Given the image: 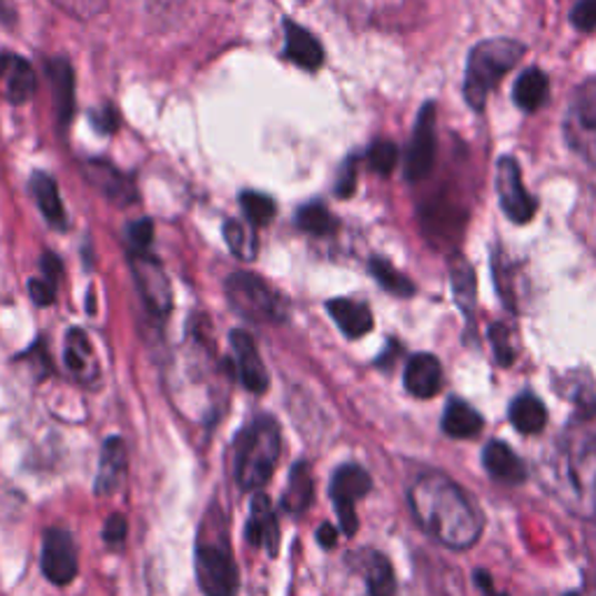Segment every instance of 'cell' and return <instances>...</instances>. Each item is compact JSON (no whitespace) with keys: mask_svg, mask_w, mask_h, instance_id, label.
I'll return each mask as SVG.
<instances>
[{"mask_svg":"<svg viewBox=\"0 0 596 596\" xmlns=\"http://www.w3.org/2000/svg\"><path fill=\"white\" fill-rule=\"evenodd\" d=\"M245 538L252 547H261V550H266L271 557H275L280 550V524L266 494L259 492L252 498Z\"/></svg>","mask_w":596,"mask_h":596,"instance_id":"15","label":"cell"},{"mask_svg":"<svg viewBox=\"0 0 596 596\" xmlns=\"http://www.w3.org/2000/svg\"><path fill=\"white\" fill-rule=\"evenodd\" d=\"M564 135L570 150L596 165V80L583 84L570 99L564 119Z\"/></svg>","mask_w":596,"mask_h":596,"instance_id":"6","label":"cell"},{"mask_svg":"<svg viewBox=\"0 0 596 596\" xmlns=\"http://www.w3.org/2000/svg\"><path fill=\"white\" fill-rule=\"evenodd\" d=\"M196 580L205 596H235L241 578L233 562L226 524L220 508L210 511L196 543Z\"/></svg>","mask_w":596,"mask_h":596,"instance_id":"3","label":"cell"},{"mask_svg":"<svg viewBox=\"0 0 596 596\" xmlns=\"http://www.w3.org/2000/svg\"><path fill=\"white\" fill-rule=\"evenodd\" d=\"M224 241L229 250L243 261H252L256 256V235L254 229L243 226L241 222H226L224 224Z\"/></svg>","mask_w":596,"mask_h":596,"instance_id":"32","label":"cell"},{"mask_svg":"<svg viewBox=\"0 0 596 596\" xmlns=\"http://www.w3.org/2000/svg\"><path fill=\"white\" fill-rule=\"evenodd\" d=\"M443 432L449 436V438H473L478 436L483 432L485 426V420L483 415L471 408V405L466 401H459V398H452L447 403V408L443 413Z\"/></svg>","mask_w":596,"mask_h":596,"instance_id":"22","label":"cell"},{"mask_svg":"<svg viewBox=\"0 0 596 596\" xmlns=\"http://www.w3.org/2000/svg\"><path fill=\"white\" fill-rule=\"evenodd\" d=\"M566 596H580V594H566Z\"/></svg>","mask_w":596,"mask_h":596,"instance_id":"44","label":"cell"},{"mask_svg":"<svg viewBox=\"0 0 596 596\" xmlns=\"http://www.w3.org/2000/svg\"><path fill=\"white\" fill-rule=\"evenodd\" d=\"M296 222H299L301 231L313 233V235H326L336 229V222H333L331 212L322 203H310V205L301 208Z\"/></svg>","mask_w":596,"mask_h":596,"instance_id":"34","label":"cell"},{"mask_svg":"<svg viewBox=\"0 0 596 596\" xmlns=\"http://www.w3.org/2000/svg\"><path fill=\"white\" fill-rule=\"evenodd\" d=\"M368 163H371V169L380 175H390L394 169H396V163H398V150L394 142L390 140H377L375 145L368 150Z\"/></svg>","mask_w":596,"mask_h":596,"instance_id":"35","label":"cell"},{"mask_svg":"<svg viewBox=\"0 0 596 596\" xmlns=\"http://www.w3.org/2000/svg\"><path fill=\"white\" fill-rule=\"evenodd\" d=\"M63 360L68 373L73 375L80 385L93 387L101 380V364H99V354L91 345V339L82 329H70L65 336V350H63Z\"/></svg>","mask_w":596,"mask_h":596,"instance_id":"13","label":"cell"},{"mask_svg":"<svg viewBox=\"0 0 596 596\" xmlns=\"http://www.w3.org/2000/svg\"><path fill=\"white\" fill-rule=\"evenodd\" d=\"M483 462H485L487 473L498 483L522 485L524 481H527V468H524V462L515 455V452L506 443L492 441L485 447Z\"/></svg>","mask_w":596,"mask_h":596,"instance_id":"20","label":"cell"},{"mask_svg":"<svg viewBox=\"0 0 596 596\" xmlns=\"http://www.w3.org/2000/svg\"><path fill=\"white\" fill-rule=\"evenodd\" d=\"M366 587L371 596H396V576L390 559L380 553H368L366 559Z\"/></svg>","mask_w":596,"mask_h":596,"instance_id":"28","label":"cell"},{"mask_svg":"<svg viewBox=\"0 0 596 596\" xmlns=\"http://www.w3.org/2000/svg\"><path fill=\"white\" fill-rule=\"evenodd\" d=\"M336 538H339V532L329 522H324L322 527L317 529V541L322 547H336Z\"/></svg>","mask_w":596,"mask_h":596,"instance_id":"42","label":"cell"},{"mask_svg":"<svg viewBox=\"0 0 596 596\" xmlns=\"http://www.w3.org/2000/svg\"><path fill=\"white\" fill-rule=\"evenodd\" d=\"M284 52L303 70H317L324 63L320 40L296 21H284Z\"/></svg>","mask_w":596,"mask_h":596,"instance_id":"19","label":"cell"},{"mask_svg":"<svg viewBox=\"0 0 596 596\" xmlns=\"http://www.w3.org/2000/svg\"><path fill=\"white\" fill-rule=\"evenodd\" d=\"M371 475L360 464H345L341 466L331 478V501L336 508L341 529L345 536H354L360 529V519H356V501L364 498L371 492Z\"/></svg>","mask_w":596,"mask_h":596,"instance_id":"7","label":"cell"},{"mask_svg":"<svg viewBox=\"0 0 596 596\" xmlns=\"http://www.w3.org/2000/svg\"><path fill=\"white\" fill-rule=\"evenodd\" d=\"M280 449V426L269 415H259L235 436L233 475L241 489H261L271 481Z\"/></svg>","mask_w":596,"mask_h":596,"instance_id":"2","label":"cell"},{"mask_svg":"<svg viewBox=\"0 0 596 596\" xmlns=\"http://www.w3.org/2000/svg\"><path fill=\"white\" fill-rule=\"evenodd\" d=\"M511 422L519 434L534 436L545 428L547 411L534 394H522L511 403Z\"/></svg>","mask_w":596,"mask_h":596,"instance_id":"26","label":"cell"},{"mask_svg":"<svg viewBox=\"0 0 596 596\" xmlns=\"http://www.w3.org/2000/svg\"><path fill=\"white\" fill-rule=\"evenodd\" d=\"M547 97H550V80H547L543 70L538 68L524 70L513 89V99L517 108L524 112H536L538 108L545 105Z\"/></svg>","mask_w":596,"mask_h":596,"instance_id":"23","label":"cell"},{"mask_svg":"<svg viewBox=\"0 0 596 596\" xmlns=\"http://www.w3.org/2000/svg\"><path fill=\"white\" fill-rule=\"evenodd\" d=\"M489 341L494 345V354H496V362L501 366H511L513 360H515V350L511 345V333L504 324H494L489 329Z\"/></svg>","mask_w":596,"mask_h":596,"instance_id":"37","label":"cell"},{"mask_svg":"<svg viewBox=\"0 0 596 596\" xmlns=\"http://www.w3.org/2000/svg\"><path fill=\"white\" fill-rule=\"evenodd\" d=\"M82 173L87 182L97 189L105 201L114 203L117 208H129L131 203H135L138 199L135 184L122 171H117L112 163L101 161V159H91L82 165Z\"/></svg>","mask_w":596,"mask_h":596,"instance_id":"12","label":"cell"},{"mask_svg":"<svg viewBox=\"0 0 596 596\" xmlns=\"http://www.w3.org/2000/svg\"><path fill=\"white\" fill-rule=\"evenodd\" d=\"M354 161H350L347 163V169L343 171V178H341V182H339V194L343 196V199H347L352 192H354Z\"/></svg>","mask_w":596,"mask_h":596,"instance_id":"41","label":"cell"},{"mask_svg":"<svg viewBox=\"0 0 596 596\" xmlns=\"http://www.w3.org/2000/svg\"><path fill=\"white\" fill-rule=\"evenodd\" d=\"M36 93V73L27 59L0 54V99L14 105L27 103Z\"/></svg>","mask_w":596,"mask_h":596,"instance_id":"16","label":"cell"},{"mask_svg":"<svg viewBox=\"0 0 596 596\" xmlns=\"http://www.w3.org/2000/svg\"><path fill=\"white\" fill-rule=\"evenodd\" d=\"M42 574L54 585H68L78 576V550L68 532L63 529L44 532Z\"/></svg>","mask_w":596,"mask_h":596,"instance_id":"10","label":"cell"},{"mask_svg":"<svg viewBox=\"0 0 596 596\" xmlns=\"http://www.w3.org/2000/svg\"><path fill=\"white\" fill-rule=\"evenodd\" d=\"M570 23L578 31H594L596 29V0H578L576 8L570 10Z\"/></svg>","mask_w":596,"mask_h":596,"instance_id":"38","label":"cell"},{"mask_svg":"<svg viewBox=\"0 0 596 596\" xmlns=\"http://www.w3.org/2000/svg\"><path fill=\"white\" fill-rule=\"evenodd\" d=\"M403 385L417 398H432L443 387V368L434 354H415L403 373Z\"/></svg>","mask_w":596,"mask_h":596,"instance_id":"17","label":"cell"},{"mask_svg":"<svg viewBox=\"0 0 596 596\" xmlns=\"http://www.w3.org/2000/svg\"><path fill=\"white\" fill-rule=\"evenodd\" d=\"M326 310L347 339H362L373 329V315L364 303H356L352 299H333L326 303Z\"/></svg>","mask_w":596,"mask_h":596,"instance_id":"21","label":"cell"},{"mask_svg":"<svg viewBox=\"0 0 596 596\" xmlns=\"http://www.w3.org/2000/svg\"><path fill=\"white\" fill-rule=\"evenodd\" d=\"M31 192L36 196V203L40 208V212L44 214V220L50 222L54 229H65L68 226V220H65V210H63V203L59 199V189H57V182L44 175V173H38L33 180H31Z\"/></svg>","mask_w":596,"mask_h":596,"instance_id":"25","label":"cell"},{"mask_svg":"<svg viewBox=\"0 0 596 596\" xmlns=\"http://www.w3.org/2000/svg\"><path fill=\"white\" fill-rule=\"evenodd\" d=\"M231 347L235 354V364H238V373H241L243 385L254 394H264L271 385V380H269V371L264 366V360H261L256 343L252 341L250 333L241 331V329L233 331L231 333Z\"/></svg>","mask_w":596,"mask_h":596,"instance_id":"14","label":"cell"},{"mask_svg":"<svg viewBox=\"0 0 596 596\" xmlns=\"http://www.w3.org/2000/svg\"><path fill=\"white\" fill-rule=\"evenodd\" d=\"M52 3L63 10L68 17L78 21H89L108 10L110 0H52Z\"/></svg>","mask_w":596,"mask_h":596,"instance_id":"36","label":"cell"},{"mask_svg":"<svg viewBox=\"0 0 596 596\" xmlns=\"http://www.w3.org/2000/svg\"><path fill=\"white\" fill-rule=\"evenodd\" d=\"M436 150H438L436 105L426 103L420 110L411 148H408V156H405V178H408L411 182H420L432 173L436 163Z\"/></svg>","mask_w":596,"mask_h":596,"instance_id":"8","label":"cell"},{"mask_svg":"<svg viewBox=\"0 0 596 596\" xmlns=\"http://www.w3.org/2000/svg\"><path fill=\"white\" fill-rule=\"evenodd\" d=\"M475 583H478V587L483 589L485 596H506V594H498L492 585V578L489 574H485V570H475Z\"/></svg>","mask_w":596,"mask_h":596,"instance_id":"43","label":"cell"},{"mask_svg":"<svg viewBox=\"0 0 596 596\" xmlns=\"http://www.w3.org/2000/svg\"><path fill=\"white\" fill-rule=\"evenodd\" d=\"M313 475H310V466L307 464H296L290 473V487L284 492L282 506L287 508L294 515H301L313 504Z\"/></svg>","mask_w":596,"mask_h":596,"instance_id":"27","label":"cell"},{"mask_svg":"<svg viewBox=\"0 0 596 596\" xmlns=\"http://www.w3.org/2000/svg\"><path fill=\"white\" fill-rule=\"evenodd\" d=\"M127 466H129V457H127L124 441L117 438V436L108 438L103 443V452H101V466H99V475H97V494L108 496L122 487L127 481Z\"/></svg>","mask_w":596,"mask_h":596,"instance_id":"18","label":"cell"},{"mask_svg":"<svg viewBox=\"0 0 596 596\" xmlns=\"http://www.w3.org/2000/svg\"><path fill=\"white\" fill-rule=\"evenodd\" d=\"M50 80L57 89V108L61 122H68L70 112H73V73H70L68 61H52L50 63Z\"/></svg>","mask_w":596,"mask_h":596,"instance_id":"31","label":"cell"},{"mask_svg":"<svg viewBox=\"0 0 596 596\" xmlns=\"http://www.w3.org/2000/svg\"><path fill=\"white\" fill-rule=\"evenodd\" d=\"M226 296L243 317L261 324L287 320V303L266 280L252 273H233L226 280Z\"/></svg>","mask_w":596,"mask_h":596,"instance_id":"5","label":"cell"},{"mask_svg":"<svg viewBox=\"0 0 596 596\" xmlns=\"http://www.w3.org/2000/svg\"><path fill=\"white\" fill-rule=\"evenodd\" d=\"M449 282H452V294H455L464 315L471 317L475 299H478V280H475V271L466 256L455 254L449 259Z\"/></svg>","mask_w":596,"mask_h":596,"instance_id":"24","label":"cell"},{"mask_svg":"<svg viewBox=\"0 0 596 596\" xmlns=\"http://www.w3.org/2000/svg\"><path fill=\"white\" fill-rule=\"evenodd\" d=\"M61 275V264L54 254L42 256V277H33L29 282V292L38 305L54 303L57 294V277Z\"/></svg>","mask_w":596,"mask_h":596,"instance_id":"29","label":"cell"},{"mask_svg":"<svg viewBox=\"0 0 596 596\" xmlns=\"http://www.w3.org/2000/svg\"><path fill=\"white\" fill-rule=\"evenodd\" d=\"M241 208L245 212V218L252 229L266 226L275 218V203L266 194H256V192H245L241 196Z\"/></svg>","mask_w":596,"mask_h":596,"instance_id":"33","label":"cell"},{"mask_svg":"<svg viewBox=\"0 0 596 596\" xmlns=\"http://www.w3.org/2000/svg\"><path fill=\"white\" fill-rule=\"evenodd\" d=\"M127 532H129V524H127V517L124 515H110L108 522H105V529H103V538L108 545L117 547L122 545L124 538H127Z\"/></svg>","mask_w":596,"mask_h":596,"instance_id":"40","label":"cell"},{"mask_svg":"<svg viewBox=\"0 0 596 596\" xmlns=\"http://www.w3.org/2000/svg\"><path fill=\"white\" fill-rule=\"evenodd\" d=\"M371 273L394 296L408 299V296L415 294V284L408 277H405L403 273H398L387 259H380V256L371 259Z\"/></svg>","mask_w":596,"mask_h":596,"instance_id":"30","label":"cell"},{"mask_svg":"<svg viewBox=\"0 0 596 596\" xmlns=\"http://www.w3.org/2000/svg\"><path fill=\"white\" fill-rule=\"evenodd\" d=\"M131 266H133V277L138 282V292L142 301H145V305L154 315H169L173 305V292H171V282L161 271V266L145 254H133Z\"/></svg>","mask_w":596,"mask_h":596,"instance_id":"11","label":"cell"},{"mask_svg":"<svg viewBox=\"0 0 596 596\" xmlns=\"http://www.w3.org/2000/svg\"><path fill=\"white\" fill-rule=\"evenodd\" d=\"M408 501L420 527L449 550H466L483 534L481 513L466 492L443 473H422Z\"/></svg>","mask_w":596,"mask_h":596,"instance_id":"1","label":"cell"},{"mask_svg":"<svg viewBox=\"0 0 596 596\" xmlns=\"http://www.w3.org/2000/svg\"><path fill=\"white\" fill-rule=\"evenodd\" d=\"M496 192L498 203L515 224H527L536 214V201L524 189L519 165L513 156H501L496 165Z\"/></svg>","mask_w":596,"mask_h":596,"instance_id":"9","label":"cell"},{"mask_svg":"<svg viewBox=\"0 0 596 596\" xmlns=\"http://www.w3.org/2000/svg\"><path fill=\"white\" fill-rule=\"evenodd\" d=\"M152 233H154V229H152L150 220H140V222H133L129 226V241H131L133 254H145V250L150 248L152 238H154Z\"/></svg>","mask_w":596,"mask_h":596,"instance_id":"39","label":"cell"},{"mask_svg":"<svg viewBox=\"0 0 596 596\" xmlns=\"http://www.w3.org/2000/svg\"><path fill=\"white\" fill-rule=\"evenodd\" d=\"M522 57H524V44L511 38H492L475 44L468 54L464 75L466 103L475 112H481L498 80L508 75Z\"/></svg>","mask_w":596,"mask_h":596,"instance_id":"4","label":"cell"}]
</instances>
